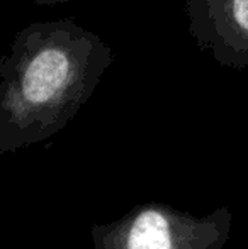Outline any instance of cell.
<instances>
[{"label": "cell", "instance_id": "obj_1", "mask_svg": "<svg viewBox=\"0 0 248 249\" xmlns=\"http://www.w3.org/2000/svg\"><path fill=\"white\" fill-rule=\"evenodd\" d=\"M113 63L109 44L72 19L17 31L0 58V158L61 132Z\"/></svg>", "mask_w": 248, "mask_h": 249}, {"label": "cell", "instance_id": "obj_2", "mask_svg": "<svg viewBox=\"0 0 248 249\" xmlns=\"http://www.w3.org/2000/svg\"><path fill=\"white\" fill-rule=\"evenodd\" d=\"M233 229L229 207L202 217L169 203L146 202L123 217L90 227L94 249H223Z\"/></svg>", "mask_w": 248, "mask_h": 249}, {"label": "cell", "instance_id": "obj_3", "mask_svg": "<svg viewBox=\"0 0 248 249\" xmlns=\"http://www.w3.org/2000/svg\"><path fill=\"white\" fill-rule=\"evenodd\" d=\"M189 33L219 66L248 68V0H187Z\"/></svg>", "mask_w": 248, "mask_h": 249}, {"label": "cell", "instance_id": "obj_4", "mask_svg": "<svg viewBox=\"0 0 248 249\" xmlns=\"http://www.w3.org/2000/svg\"><path fill=\"white\" fill-rule=\"evenodd\" d=\"M36 5H43V7H55V5H63V3H70L75 2V0H33Z\"/></svg>", "mask_w": 248, "mask_h": 249}]
</instances>
